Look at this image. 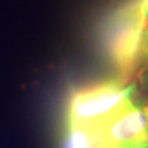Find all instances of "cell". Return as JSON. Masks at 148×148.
<instances>
[{"mask_svg": "<svg viewBox=\"0 0 148 148\" xmlns=\"http://www.w3.org/2000/svg\"><path fill=\"white\" fill-rule=\"evenodd\" d=\"M136 83L110 79L80 88L71 95L67 127H94L136 99Z\"/></svg>", "mask_w": 148, "mask_h": 148, "instance_id": "cell-1", "label": "cell"}, {"mask_svg": "<svg viewBox=\"0 0 148 148\" xmlns=\"http://www.w3.org/2000/svg\"><path fill=\"white\" fill-rule=\"evenodd\" d=\"M142 0H128L111 15L105 31V43L114 66L127 78L138 67V59L147 27Z\"/></svg>", "mask_w": 148, "mask_h": 148, "instance_id": "cell-2", "label": "cell"}, {"mask_svg": "<svg viewBox=\"0 0 148 148\" xmlns=\"http://www.w3.org/2000/svg\"><path fill=\"white\" fill-rule=\"evenodd\" d=\"M91 128L101 148H148V101L132 100Z\"/></svg>", "mask_w": 148, "mask_h": 148, "instance_id": "cell-3", "label": "cell"}, {"mask_svg": "<svg viewBox=\"0 0 148 148\" xmlns=\"http://www.w3.org/2000/svg\"><path fill=\"white\" fill-rule=\"evenodd\" d=\"M138 64H142L143 68L148 67V25H147L146 30H145V34H143V40H142Z\"/></svg>", "mask_w": 148, "mask_h": 148, "instance_id": "cell-5", "label": "cell"}, {"mask_svg": "<svg viewBox=\"0 0 148 148\" xmlns=\"http://www.w3.org/2000/svg\"><path fill=\"white\" fill-rule=\"evenodd\" d=\"M66 148H101L91 127H67Z\"/></svg>", "mask_w": 148, "mask_h": 148, "instance_id": "cell-4", "label": "cell"}, {"mask_svg": "<svg viewBox=\"0 0 148 148\" xmlns=\"http://www.w3.org/2000/svg\"><path fill=\"white\" fill-rule=\"evenodd\" d=\"M136 85L140 91L148 94V67L143 68L140 72V74H138V77H137Z\"/></svg>", "mask_w": 148, "mask_h": 148, "instance_id": "cell-6", "label": "cell"}, {"mask_svg": "<svg viewBox=\"0 0 148 148\" xmlns=\"http://www.w3.org/2000/svg\"><path fill=\"white\" fill-rule=\"evenodd\" d=\"M142 8H143V15L148 24V0H142Z\"/></svg>", "mask_w": 148, "mask_h": 148, "instance_id": "cell-7", "label": "cell"}]
</instances>
